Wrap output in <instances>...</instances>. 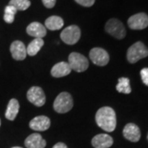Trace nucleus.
<instances>
[{"mask_svg": "<svg viewBox=\"0 0 148 148\" xmlns=\"http://www.w3.org/2000/svg\"><path fill=\"white\" fill-rule=\"evenodd\" d=\"M95 122L97 125L106 132H113L116 127L115 112L110 107H102L95 114Z\"/></svg>", "mask_w": 148, "mask_h": 148, "instance_id": "nucleus-1", "label": "nucleus"}, {"mask_svg": "<svg viewBox=\"0 0 148 148\" xmlns=\"http://www.w3.org/2000/svg\"><path fill=\"white\" fill-rule=\"evenodd\" d=\"M148 56L147 47L141 41H138L133 44L127 49V58L129 63L135 64L138 60L146 58Z\"/></svg>", "mask_w": 148, "mask_h": 148, "instance_id": "nucleus-2", "label": "nucleus"}, {"mask_svg": "<svg viewBox=\"0 0 148 148\" xmlns=\"http://www.w3.org/2000/svg\"><path fill=\"white\" fill-rule=\"evenodd\" d=\"M73 106V97L68 92H62L56 97L53 102V109L57 113L64 114L72 110Z\"/></svg>", "mask_w": 148, "mask_h": 148, "instance_id": "nucleus-3", "label": "nucleus"}, {"mask_svg": "<svg viewBox=\"0 0 148 148\" xmlns=\"http://www.w3.org/2000/svg\"><path fill=\"white\" fill-rule=\"evenodd\" d=\"M106 31L110 36L119 40L123 39L126 36V30L123 24L119 20L115 18L110 19L106 22Z\"/></svg>", "mask_w": 148, "mask_h": 148, "instance_id": "nucleus-4", "label": "nucleus"}, {"mask_svg": "<svg viewBox=\"0 0 148 148\" xmlns=\"http://www.w3.org/2000/svg\"><path fill=\"white\" fill-rule=\"evenodd\" d=\"M69 64L72 70L82 73L88 69L89 62L84 55L79 53H70L69 57Z\"/></svg>", "mask_w": 148, "mask_h": 148, "instance_id": "nucleus-5", "label": "nucleus"}, {"mask_svg": "<svg viewBox=\"0 0 148 148\" xmlns=\"http://www.w3.org/2000/svg\"><path fill=\"white\" fill-rule=\"evenodd\" d=\"M81 37V30L77 26L72 25L66 27L60 34L61 40L67 45H74L79 40Z\"/></svg>", "mask_w": 148, "mask_h": 148, "instance_id": "nucleus-6", "label": "nucleus"}, {"mask_svg": "<svg viewBox=\"0 0 148 148\" xmlns=\"http://www.w3.org/2000/svg\"><path fill=\"white\" fill-rule=\"evenodd\" d=\"M27 99L36 106L40 107L45 103L46 98L44 90L39 86H32L27 91Z\"/></svg>", "mask_w": 148, "mask_h": 148, "instance_id": "nucleus-7", "label": "nucleus"}, {"mask_svg": "<svg viewBox=\"0 0 148 148\" xmlns=\"http://www.w3.org/2000/svg\"><path fill=\"white\" fill-rule=\"evenodd\" d=\"M90 58L93 64L98 66H106L110 61L107 51L102 48H94L90 51Z\"/></svg>", "mask_w": 148, "mask_h": 148, "instance_id": "nucleus-8", "label": "nucleus"}, {"mask_svg": "<svg viewBox=\"0 0 148 148\" xmlns=\"http://www.w3.org/2000/svg\"><path fill=\"white\" fill-rule=\"evenodd\" d=\"M127 24L132 30H143L148 27V16L144 12L137 13L128 18Z\"/></svg>", "mask_w": 148, "mask_h": 148, "instance_id": "nucleus-9", "label": "nucleus"}, {"mask_svg": "<svg viewBox=\"0 0 148 148\" xmlns=\"http://www.w3.org/2000/svg\"><path fill=\"white\" fill-rule=\"evenodd\" d=\"M10 51L12 58L15 60H24L27 57V47L20 40H16L12 43Z\"/></svg>", "mask_w": 148, "mask_h": 148, "instance_id": "nucleus-10", "label": "nucleus"}, {"mask_svg": "<svg viewBox=\"0 0 148 148\" xmlns=\"http://www.w3.org/2000/svg\"><path fill=\"white\" fill-rule=\"evenodd\" d=\"M123 134L124 138L132 143H137L140 140V138H141L140 129L134 123H127L123 128Z\"/></svg>", "mask_w": 148, "mask_h": 148, "instance_id": "nucleus-11", "label": "nucleus"}, {"mask_svg": "<svg viewBox=\"0 0 148 148\" xmlns=\"http://www.w3.org/2000/svg\"><path fill=\"white\" fill-rule=\"evenodd\" d=\"M50 127V119L46 116H37L30 122V127L35 131H45Z\"/></svg>", "mask_w": 148, "mask_h": 148, "instance_id": "nucleus-12", "label": "nucleus"}, {"mask_svg": "<svg viewBox=\"0 0 148 148\" xmlns=\"http://www.w3.org/2000/svg\"><path fill=\"white\" fill-rule=\"evenodd\" d=\"M114 140L108 134L101 133L92 138L91 144L95 148H109L113 145Z\"/></svg>", "mask_w": 148, "mask_h": 148, "instance_id": "nucleus-13", "label": "nucleus"}, {"mask_svg": "<svg viewBox=\"0 0 148 148\" xmlns=\"http://www.w3.org/2000/svg\"><path fill=\"white\" fill-rule=\"evenodd\" d=\"M27 32L31 36L42 39L46 36V28L41 23L34 21L27 27Z\"/></svg>", "mask_w": 148, "mask_h": 148, "instance_id": "nucleus-14", "label": "nucleus"}, {"mask_svg": "<svg viewBox=\"0 0 148 148\" xmlns=\"http://www.w3.org/2000/svg\"><path fill=\"white\" fill-rule=\"evenodd\" d=\"M25 146L27 148H45L46 142L39 133H33L25 140Z\"/></svg>", "mask_w": 148, "mask_h": 148, "instance_id": "nucleus-15", "label": "nucleus"}, {"mask_svg": "<svg viewBox=\"0 0 148 148\" xmlns=\"http://www.w3.org/2000/svg\"><path fill=\"white\" fill-rule=\"evenodd\" d=\"M72 69L67 62H60L56 64L51 69V75L54 77H63L70 74Z\"/></svg>", "mask_w": 148, "mask_h": 148, "instance_id": "nucleus-16", "label": "nucleus"}, {"mask_svg": "<svg viewBox=\"0 0 148 148\" xmlns=\"http://www.w3.org/2000/svg\"><path fill=\"white\" fill-rule=\"evenodd\" d=\"M19 108H20V106L17 100L16 99L10 100L5 113V117L7 118V119L11 120V121L14 120L19 112Z\"/></svg>", "mask_w": 148, "mask_h": 148, "instance_id": "nucleus-17", "label": "nucleus"}, {"mask_svg": "<svg viewBox=\"0 0 148 148\" xmlns=\"http://www.w3.org/2000/svg\"><path fill=\"white\" fill-rule=\"evenodd\" d=\"M64 20L58 16H51L45 20V28L50 31H57L64 27Z\"/></svg>", "mask_w": 148, "mask_h": 148, "instance_id": "nucleus-18", "label": "nucleus"}, {"mask_svg": "<svg viewBox=\"0 0 148 148\" xmlns=\"http://www.w3.org/2000/svg\"><path fill=\"white\" fill-rule=\"evenodd\" d=\"M44 45V40L40 38H35L27 47V53L30 56H34L40 50Z\"/></svg>", "mask_w": 148, "mask_h": 148, "instance_id": "nucleus-19", "label": "nucleus"}, {"mask_svg": "<svg viewBox=\"0 0 148 148\" xmlns=\"http://www.w3.org/2000/svg\"><path fill=\"white\" fill-rule=\"evenodd\" d=\"M116 90L123 94H130L132 89L130 86V81L127 77H120L116 86Z\"/></svg>", "mask_w": 148, "mask_h": 148, "instance_id": "nucleus-20", "label": "nucleus"}, {"mask_svg": "<svg viewBox=\"0 0 148 148\" xmlns=\"http://www.w3.org/2000/svg\"><path fill=\"white\" fill-rule=\"evenodd\" d=\"M9 5L13 6L16 11H25L31 6L29 0H11Z\"/></svg>", "mask_w": 148, "mask_h": 148, "instance_id": "nucleus-21", "label": "nucleus"}, {"mask_svg": "<svg viewBox=\"0 0 148 148\" xmlns=\"http://www.w3.org/2000/svg\"><path fill=\"white\" fill-rule=\"evenodd\" d=\"M16 13V9L13 7V6L8 5L5 8L4 10V16H3V19L7 23H12L14 21V17H15V14Z\"/></svg>", "mask_w": 148, "mask_h": 148, "instance_id": "nucleus-22", "label": "nucleus"}, {"mask_svg": "<svg viewBox=\"0 0 148 148\" xmlns=\"http://www.w3.org/2000/svg\"><path fill=\"white\" fill-rule=\"evenodd\" d=\"M141 77L143 80V83L148 86V68H144L140 72Z\"/></svg>", "mask_w": 148, "mask_h": 148, "instance_id": "nucleus-23", "label": "nucleus"}, {"mask_svg": "<svg viewBox=\"0 0 148 148\" xmlns=\"http://www.w3.org/2000/svg\"><path fill=\"white\" fill-rule=\"evenodd\" d=\"M78 4L83 7H91L95 3V0H75Z\"/></svg>", "mask_w": 148, "mask_h": 148, "instance_id": "nucleus-24", "label": "nucleus"}, {"mask_svg": "<svg viewBox=\"0 0 148 148\" xmlns=\"http://www.w3.org/2000/svg\"><path fill=\"white\" fill-rule=\"evenodd\" d=\"M43 4L47 8H52L56 3V0H42Z\"/></svg>", "mask_w": 148, "mask_h": 148, "instance_id": "nucleus-25", "label": "nucleus"}, {"mask_svg": "<svg viewBox=\"0 0 148 148\" xmlns=\"http://www.w3.org/2000/svg\"><path fill=\"white\" fill-rule=\"evenodd\" d=\"M53 148H68V147L63 143H58L55 144L53 147Z\"/></svg>", "mask_w": 148, "mask_h": 148, "instance_id": "nucleus-26", "label": "nucleus"}, {"mask_svg": "<svg viewBox=\"0 0 148 148\" xmlns=\"http://www.w3.org/2000/svg\"><path fill=\"white\" fill-rule=\"evenodd\" d=\"M12 148H22V147H12Z\"/></svg>", "mask_w": 148, "mask_h": 148, "instance_id": "nucleus-27", "label": "nucleus"}, {"mask_svg": "<svg viewBox=\"0 0 148 148\" xmlns=\"http://www.w3.org/2000/svg\"><path fill=\"white\" fill-rule=\"evenodd\" d=\"M147 141H148V133H147Z\"/></svg>", "mask_w": 148, "mask_h": 148, "instance_id": "nucleus-28", "label": "nucleus"}, {"mask_svg": "<svg viewBox=\"0 0 148 148\" xmlns=\"http://www.w3.org/2000/svg\"><path fill=\"white\" fill-rule=\"evenodd\" d=\"M0 125H1V120H0Z\"/></svg>", "mask_w": 148, "mask_h": 148, "instance_id": "nucleus-29", "label": "nucleus"}]
</instances>
